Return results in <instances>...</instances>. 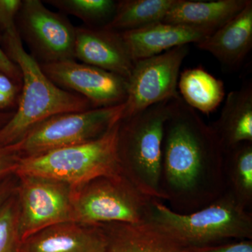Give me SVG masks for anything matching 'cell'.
Listing matches in <instances>:
<instances>
[{"mask_svg": "<svg viewBox=\"0 0 252 252\" xmlns=\"http://www.w3.org/2000/svg\"><path fill=\"white\" fill-rule=\"evenodd\" d=\"M0 72L4 73L9 77L20 83H23L22 74L16 63L13 62L0 46Z\"/></svg>", "mask_w": 252, "mask_h": 252, "instance_id": "cell-28", "label": "cell"}, {"mask_svg": "<svg viewBox=\"0 0 252 252\" xmlns=\"http://www.w3.org/2000/svg\"><path fill=\"white\" fill-rule=\"evenodd\" d=\"M23 83L0 72V112L16 110Z\"/></svg>", "mask_w": 252, "mask_h": 252, "instance_id": "cell-24", "label": "cell"}, {"mask_svg": "<svg viewBox=\"0 0 252 252\" xmlns=\"http://www.w3.org/2000/svg\"><path fill=\"white\" fill-rule=\"evenodd\" d=\"M154 200L124 174L98 177L73 188V220L86 225L141 223L148 219Z\"/></svg>", "mask_w": 252, "mask_h": 252, "instance_id": "cell-6", "label": "cell"}, {"mask_svg": "<svg viewBox=\"0 0 252 252\" xmlns=\"http://www.w3.org/2000/svg\"><path fill=\"white\" fill-rule=\"evenodd\" d=\"M64 14L72 15L84 21L88 27L107 26L114 16L117 1L113 0H48Z\"/></svg>", "mask_w": 252, "mask_h": 252, "instance_id": "cell-22", "label": "cell"}, {"mask_svg": "<svg viewBox=\"0 0 252 252\" xmlns=\"http://www.w3.org/2000/svg\"><path fill=\"white\" fill-rule=\"evenodd\" d=\"M22 3L21 0H0V28L4 33L16 28V18Z\"/></svg>", "mask_w": 252, "mask_h": 252, "instance_id": "cell-26", "label": "cell"}, {"mask_svg": "<svg viewBox=\"0 0 252 252\" xmlns=\"http://www.w3.org/2000/svg\"><path fill=\"white\" fill-rule=\"evenodd\" d=\"M108 240L101 225L59 223L23 240L18 252H106Z\"/></svg>", "mask_w": 252, "mask_h": 252, "instance_id": "cell-13", "label": "cell"}, {"mask_svg": "<svg viewBox=\"0 0 252 252\" xmlns=\"http://www.w3.org/2000/svg\"><path fill=\"white\" fill-rule=\"evenodd\" d=\"M40 65L56 86L85 97L93 108L119 105L127 98V79L114 73L74 60Z\"/></svg>", "mask_w": 252, "mask_h": 252, "instance_id": "cell-11", "label": "cell"}, {"mask_svg": "<svg viewBox=\"0 0 252 252\" xmlns=\"http://www.w3.org/2000/svg\"><path fill=\"white\" fill-rule=\"evenodd\" d=\"M75 59L127 79L135 64L120 33L104 27H76Z\"/></svg>", "mask_w": 252, "mask_h": 252, "instance_id": "cell-12", "label": "cell"}, {"mask_svg": "<svg viewBox=\"0 0 252 252\" xmlns=\"http://www.w3.org/2000/svg\"><path fill=\"white\" fill-rule=\"evenodd\" d=\"M21 243L18 200L14 191L0 206V252H18Z\"/></svg>", "mask_w": 252, "mask_h": 252, "instance_id": "cell-23", "label": "cell"}, {"mask_svg": "<svg viewBox=\"0 0 252 252\" xmlns=\"http://www.w3.org/2000/svg\"><path fill=\"white\" fill-rule=\"evenodd\" d=\"M225 188L250 210L252 206V142L239 144L224 153Z\"/></svg>", "mask_w": 252, "mask_h": 252, "instance_id": "cell-21", "label": "cell"}, {"mask_svg": "<svg viewBox=\"0 0 252 252\" xmlns=\"http://www.w3.org/2000/svg\"><path fill=\"white\" fill-rule=\"evenodd\" d=\"M187 249L205 248L230 240H252V214L228 190L207 206L190 214L172 211L154 200L148 219Z\"/></svg>", "mask_w": 252, "mask_h": 252, "instance_id": "cell-3", "label": "cell"}, {"mask_svg": "<svg viewBox=\"0 0 252 252\" xmlns=\"http://www.w3.org/2000/svg\"><path fill=\"white\" fill-rule=\"evenodd\" d=\"M169 101L122 119L118 134L123 174L142 193L161 201L162 141Z\"/></svg>", "mask_w": 252, "mask_h": 252, "instance_id": "cell-4", "label": "cell"}, {"mask_svg": "<svg viewBox=\"0 0 252 252\" xmlns=\"http://www.w3.org/2000/svg\"><path fill=\"white\" fill-rule=\"evenodd\" d=\"M3 38L5 52L19 67L23 84L17 109L0 129V145L16 143L48 118L94 109L85 97L61 89L46 77L40 63L23 47L17 28L4 33Z\"/></svg>", "mask_w": 252, "mask_h": 252, "instance_id": "cell-2", "label": "cell"}, {"mask_svg": "<svg viewBox=\"0 0 252 252\" xmlns=\"http://www.w3.org/2000/svg\"><path fill=\"white\" fill-rule=\"evenodd\" d=\"M224 151L211 126L181 96L169 101L160 190L169 208L198 211L225 193Z\"/></svg>", "mask_w": 252, "mask_h": 252, "instance_id": "cell-1", "label": "cell"}, {"mask_svg": "<svg viewBox=\"0 0 252 252\" xmlns=\"http://www.w3.org/2000/svg\"><path fill=\"white\" fill-rule=\"evenodd\" d=\"M12 190L10 188L9 186L6 184L0 185V206L2 205L5 200L9 196Z\"/></svg>", "mask_w": 252, "mask_h": 252, "instance_id": "cell-29", "label": "cell"}, {"mask_svg": "<svg viewBox=\"0 0 252 252\" xmlns=\"http://www.w3.org/2000/svg\"><path fill=\"white\" fill-rule=\"evenodd\" d=\"M195 44L228 69L239 67L252 48V1L248 0L234 17Z\"/></svg>", "mask_w": 252, "mask_h": 252, "instance_id": "cell-15", "label": "cell"}, {"mask_svg": "<svg viewBox=\"0 0 252 252\" xmlns=\"http://www.w3.org/2000/svg\"><path fill=\"white\" fill-rule=\"evenodd\" d=\"M177 0H122L117 1L115 13L107 29L124 32L162 22Z\"/></svg>", "mask_w": 252, "mask_h": 252, "instance_id": "cell-20", "label": "cell"}, {"mask_svg": "<svg viewBox=\"0 0 252 252\" xmlns=\"http://www.w3.org/2000/svg\"><path fill=\"white\" fill-rule=\"evenodd\" d=\"M211 127L224 153L239 144L252 142L251 81L228 94L220 117Z\"/></svg>", "mask_w": 252, "mask_h": 252, "instance_id": "cell-17", "label": "cell"}, {"mask_svg": "<svg viewBox=\"0 0 252 252\" xmlns=\"http://www.w3.org/2000/svg\"><path fill=\"white\" fill-rule=\"evenodd\" d=\"M16 190L21 242L40 230L73 220V187L35 176L18 177Z\"/></svg>", "mask_w": 252, "mask_h": 252, "instance_id": "cell-9", "label": "cell"}, {"mask_svg": "<svg viewBox=\"0 0 252 252\" xmlns=\"http://www.w3.org/2000/svg\"><path fill=\"white\" fill-rule=\"evenodd\" d=\"M21 158L14 144L0 145V181L15 174Z\"/></svg>", "mask_w": 252, "mask_h": 252, "instance_id": "cell-25", "label": "cell"}, {"mask_svg": "<svg viewBox=\"0 0 252 252\" xmlns=\"http://www.w3.org/2000/svg\"><path fill=\"white\" fill-rule=\"evenodd\" d=\"M119 124L120 121L103 135L87 143L22 158L14 175L44 177L73 188L98 177L121 175L118 154Z\"/></svg>", "mask_w": 252, "mask_h": 252, "instance_id": "cell-5", "label": "cell"}, {"mask_svg": "<svg viewBox=\"0 0 252 252\" xmlns=\"http://www.w3.org/2000/svg\"><path fill=\"white\" fill-rule=\"evenodd\" d=\"M214 32L160 22L120 33L134 63L157 56L178 46L199 42Z\"/></svg>", "mask_w": 252, "mask_h": 252, "instance_id": "cell-14", "label": "cell"}, {"mask_svg": "<svg viewBox=\"0 0 252 252\" xmlns=\"http://www.w3.org/2000/svg\"><path fill=\"white\" fill-rule=\"evenodd\" d=\"M14 112H0V129L9 122L14 115Z\"/></svg>", "mask_w": 252, "mask_h": 252, "instance_id": "cell-30", "label": "cell"}, {"mask_svg": "<svg viewBox=\"0 0 252 252\" xmlns=\"http://www.w3.org/2000/svg\"><path fill=\"white\" fill-rule=\"evenodd\" d=\"M124 110V103L57 114L36 124L13 144L21 157L30 158L87 143L122 120Z\"/></svg>", "mask_w": 252, "mask_h": 252, "instance_id": "cell-7", "label": "cell"}, {"mask_svg": "<svg viewBox=\"0 0 252 252\" xmlns=\"http://www.w3.org/2000/svg\"><path fill=\"white\" fill-rule=\"evenodd\" d=\"M21 39L41 63L74 60L76 27L39 0H25L16 18Z\"/></svg>", "mask_w": 252, "mask_h": 252, "instance_id": "cell-10", "label": "cell"}, {"mask_svg": "<svg viewBox=\"0 0 252 252\" xmlns=\"http://www.w3.org/2000/svg\"><path fill=\"white\" fill-rule=\"evenodd\" d=\"M100 225L108 240L106 252H188V249L152 222Z\"/></svg>", "mask_w": 252, "mask_h": 252, "instance_id": "cell-16", "label": "cell"}, {"mask_svg": "<svg viewBox=\"0 0 252 252\" xmlns=\"http://www.w3.org/2000/svg\"><path fill=\"white\" fill-rule=\"evenodd\" d=\"M248 0H177L162 22L212 32L223 26L245 7Z\"/></svg>", "mask_w": 252, "mask_h": 252, "instance_id": "cell-18", "label": "cell"}, {"mask_svg": "<svg viewBox=\"0 0 252 252\" xmlns=\"http://www.w3.org/2000/svg\"><path fill=\"white\" fill-rule=\"evenodd\" d=\"M178 89L187 105L205 114L218 108L225 97L223 81L200 67L184 71L179 77Z\"/></svg>", "mask_w": 252, "mask_h": 252, "instance_id": "cell-19", "label": "cell"}, {"mask_svg": "<svg viewBox=\"0 0 252 252\" xmlns=\"http://www.w3.org/2000/svg\"><path fill=\"white\" fill-rule=\"evenodd\" d=\"M188 252H252V240H237L205 248L188 249Z\"/></svg>", "mask_w": 252, "mask_h": 252, "instance_id": "cell-27", "label": "cell"}, {"mask_svg": "<svg viewBox=\"0 0 252 252\" xmlns=\"http://www.w3.org/2000/svg\"><path fill=\"white\" fill-rule=\"evenodd\" d=\"M189 51L188 45L178 46L135 63L127 79L122 119L180 96V69Z\"/></svg>", "mask_w": 252, "mask_h": 252, "instance_id": "cell-8", "label": "cell"}]
</instances>
